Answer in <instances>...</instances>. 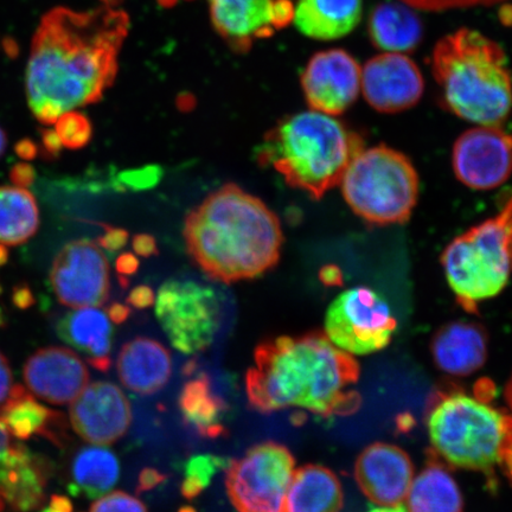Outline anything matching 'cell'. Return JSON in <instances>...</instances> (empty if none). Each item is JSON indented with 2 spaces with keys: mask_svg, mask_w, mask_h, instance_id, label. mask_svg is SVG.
Here are the masks:
<instances>
[{
  "mask_svg": "<svg viewBox=\"0 0 512 512\" xmlns=\"http://www.w3.org/2000/svg\"><path fill=\"white\" fill-rule=\"evenodd\" d=\"M130 21L111 6L89 11L55 8L32 37L25 88L43 125L96 104L113 85Z\"/></svg>",
  "mask_w": 512,
  "mask_h": 512,
  "instance_id": "obj_1",
  "label": "cell"
},
{
  "mask_svg": "<svg viewBox=\"0 0 512 512\" xmlns=\"http://www.w3.org/2000/svg\"><path fill=\"white\" fill-rule=\"evenodd\" d=\"M360 373L354 356L324 332L274 338L256 347L246 377L249 405L261 413L297 407L323 418L354 414L361 406L354 389Z\"/></svg>",
  "mask_w": 512,
  "mask_h": 512,
  "instance_id": "obj_2",
  "label": "cell"
},
{
  "mask_svg": "<svg viewBox=\"0 0 512 512\" xmlns=\"http://www.w3.org/2000/svg\"><path fill=\"white\" fill-rule=\"evenodd\" d=\"M188 252L211 280H251L278 264L284 243L278 216L260 198L226 184L184 223Z\"/></svg>",
  "mask_w": 512,
  "mask_h": 512,
  "instance_id": "obj_3",
  "label": "cell"
},
{
  "mask_svg": "<svg viewBox=\"0 0 512 512\" xmlns=\"http://www.w3.org/2000/svg\"><path fill=\"white\" fill-rule=\"evenodd\" d=\"M446 110L480 126H501L512 108V76L504 49L477 30L441 38L431 56Z\"/></svg>",
  "mask_w": 512,
  "mask_h": 512,
  "instance_id": "obj_4",
  "label": "cell"
},
{
  "mask_svg": "<svg viewBox=\"0 0 512 512\" xmlns=\"http://www.w3.org/2000/svg\"><path fill=\"white\" fill-rule=\"evenodd\" d=\"M363 140L332 115L309 111L291 115L265 134L256 149L261 166H272L291 188L320 200L341 184Z\"/></svg>",
  "mask_w": 512,
  "mask_h": 512,
  "instance_id": "obj_5",
  "label": "cell"
},
{
  "mask_svg": "<svg viewBox=\"0 0 512 512\" xmlns=\"http://www.w3.org/2000/svg\"><path fill=\"white\" fill-rule=\"evenodd\" d=\"M459 389L438 390L428 402L432 452L457 469L495 475L512 445V416Z\"/></svg>",
  "mask_w": 512,
  "mask_h": 512,
  "instance_id": "obj_6",
  "label": "cell"
},
{
  "mask_svg": "<svg viewBox=\"0 0 512 512\" xmlns=\"http://www.w3.org/2000/svg\"><path fill=\"white\" fill-rule=\"evenodd\" d=\"M457 302L470 313L498 296L512 274V197L497 215L454 239L441 255Z\"/></svg>",
  "mask_w": 512,
  "mask_h": 512,
  "instance_id": "obj_7",
  "label": "cell"
},
{
  "mask_svg": "<svg viewBox=\"0 0 512 512\" xmlns=\"http://www.w3.org/2000/svg\"><path fill=\"white\" fill-rule=\"evenodd\" d=\"M341 185L351 210L377 226L406 223L418 202V172L408 157L386 145L358 153Z\"/></svg>",
  "mask_w": 512,
  "mask_h": 512,
  "instance_id": "obj_8",
  "label": "cell"
},
{
  "mask_svg": "<svg viewBox=\"0 0 512 512\" xmlns=\"http://www.w3.org/2000/svg\"><path fill=\"white\" fill-rule=\"evenodd\" d=\"M296 460L284 445L266 441L230 460L226 488L238 512H287L286 498Z\"/></svg>",
  "mask_w": 512,
  "mask_h": 512,
  "instance_id": "obj_9",
  "label": "cell"
},
{
  "mask_svg": "<svg viewBox=\"0 0 512 512\" xmlns=\"http://www.w3.org/2000/svg\"><path fill=\"white\" fill-rule=\"evenodd\" d=\"M156 313L174 348L192 355L214 342L220 326L221 304L213 288L174 279L159 288Z\"/></svg>",
  "mask_w": 512,
  "mask_h": 512,
  "instance_id": "obj_10",
  "label": "cell"
},
{
  "mask_svg": "<svg viewBox=\"0 0 512 512\" xmlns=\"http://www.w3.org/2000/svg\"><path fill=\"white\" fill-rule=\"evenodd\" d=\"M396 328L398 323L386 300L367 287L350 288L339 294L325 317V335L352 356L387 348Z\"/></svg>",
  "mask_w": 512,
  "mask_h": 512,
  "instance_id": "obj_11",
  "label": "cell"
},
{
  "mask_svg": "<svg viewBox=\"0 0 512 512\" xmlns=\"http://www.w3.org/2000/svg\"><path fill=\"white\" fill-rule=\"evenodd\" d=\"M50 283L62 305L72 309L101 307L110 298V266L95 242L75 240L56 255Z\"/></svg>",
  "mask_w": 512,
  "mask_h": 512,
  "instance_id": "obj_12",
  "label": "cell"
},
{
  "mask_svg": "<svg viewBox=\"0 0 512 512\" xmlns=\"http://www.w3.org/2000/svg\"><path fill=\"white\" fill-rule=\"evenodd\" d=\"M454 174L467 188L492 190L512 174V136L501 126L471 128L453 147Z\"/></svg>",
  "mask_w": 512,
  "mask_h": 512,
  "instance_id": "obj_13",
  "label": "cell"
},
{
  "mask_svg": "<svg viewBox=\"0 0 512 512\" xmlns=\"http://www.w3.org/2000/svg\"><path fill=\"white\" fill-rule=\"evenodd\" d=\"M362 68L343 49L319 51L307 63L302 87L312 111L339 115L354 105L361 91Z\"/></svg>",
  "mask_w": 512,
  "mask_h": 512,
  "instance_id": "obj_14",
  "label": "cell"
},
{
  "mask_svg": "<svg viewBox=\"0 0 512 512\" xmlns=\"http://www.w3.org/2000/svg\"><path fill=\"white\" fill-rule=\"evenodd\" d=\"M211 21L230 47L247 51L293 21L291 0H208Z\"/></svg>",
  "mask_w": 512,
  "mask_h": 512,
  "instance_id": "obj_15",
  "label": "cell"
},
{
  "mask_svg": "<svg viewBox=\"0 0 512 512\" xmlns=\"http://www.w3.org/2000/svg\"><path fill=\"white\" fill-rule=\"evenodd\" d=\"M69 419L73 430L87 443L111 445L130 430L131 403L117 384L94 382L72 402Z\"/></svg>",
  "mask_w": 512,
  "mask_h": 512,
  "instance_id": "obj_16",
  "label": "cell"
},
{
  "mask_svg": "<svg viewBox=\"0 0 512 512\" xmlns=\"http://www.w3.org/2000/svg\"><path fill=\"white\" fill-rule=\"evenodd\" d=\"M361 89L374 110L393 114L418 104L425 82L418 64L406 54L382 53L364 64Z\"/></svg>",
  "mask_w": 512,
  "mask_h": 512,
  "instance_id": "obj_17",
  "label": "cell"
},
{
  "mask_svg": "<svg viewBox=\"0 0 512 512\" xmlns=\"http://www.w3.org/2000/svg\"><path fill=\"white\" fill-rule=\"evenodd\" d=\"M413 478L411 457L399 446L371 444L356 460V482L379 507H396L405 502Z\"/></svg>",
  "mask_w": 512,
  "mask_h": 512,
  "instance_id": "obj_18",
  "label": "cell"
},
{
  "mask_svg": "<svg viewBox=\"0 0 512 512\" xmlns=\"http://www.w3.org/2000/svg\"><path fill=\"white\" fill-rule=\"evenodd\" d=\"M23 377L36 398L59 406L78 398L91 379L82 358L62 347L36 351L25 363Z\"/></svg>",
  "mask_w": 512,
  "mask_h": 512,
  "instance_id": "obj_19",
  "label": "cell"
},
{
  "mask_svg": "<svg viewBox=\"0 0 512 512\" xmlns=\"http://www.w3.org/2000/svg\"><path fill=\"white\" fill-rule=\"evenodd\" d=\"M48 465L27 446L0 441V499L16 512H31L46 499Z\"/></svg>",
  "mask_w": 512,
  "mask_h": 512,
  "instance_id": "obj_20",
  "label": "cell"
},
{
  "mask_svg": "<svg viewBox=\"0 0 512 512\" xmlns=\"http://www.w3.org/2000/svg\"><path fill=\"white\" fill-rule=\"evenodd\" d=\"M435 364L446 374L469 376L488 358L489 336L483 325L457 320L441 326L431 343Z\"/></svg>",
  "mask_w": 512,
  "mask_h": 512,
  "instance_id": "obj_21",
  "label": "cell"
},
{
  "mask_svg": "<svg viewBox=\"0 0 512 512\" xmlns=\"http://www.w3.org/2000/svg\"><path fill=\"white\" fill-rule=\"evenodd\" d=\"M117 370L121 384L131 392L156 394L170 380L171 355L156 339L137 337L121 348Z\"/></svg>",
  "mask_w": 512,
  "mask_h": 512,
  "instance_id": "obj_22",
  "label": "cell"
},
{
  "mask_svg": "<svg viewBox=\"0 0 512 512\" xmlns=\"http://www.w3.org/2000/svg\"><path fill=\"white\" fill-rule=\"evenodd\" d=\"M56 330L62 341L85 355L94 369L110 370L114 330L107 312L100 307L75 309L57 323Z\"/></svg>",
  "mask_w": 512,
  "mask_h": 512,
  "instance_id": "obj_23",
  "label": "cell"
},
{
  "mask_svg": "<svg viewBox=\"0 0 512 512\" xmlns=\"http://www.w3.org/2000/svg\"><path fill=\"white\" fill-rule=\"evenodd\" d=\"M371 44L383 53L408 54L424 40V24L415 9L400 2H384L371 10L368 19Z\"/></svg>",
  "mask_w": 512,
  "mask_h": 512,
  "instance_id": "obj_24",
  "label": "cell"
},
{
  "mask_svg": "<svg viewBox=\"0 0 512 512\" xmlns=\"http://www.w3.org/2000/svg\"><path fill=\"white\" fill-rule=\"evenodd\" d=\"M363 15V0H298L293 22L302 34L335 41L351 34Z\"/></svg>",
  "mask_w": 512,
  "mask_h": 512,
  "instance_id": "obj_25",
  "label": "cell"
},
{
  "mask_svg": "<svg viewBox=\"0 0 512 512\" xmlns=\"http://www.w3.org/2000/svg\"><path fill=\"white\" fill-rule=\"evenodd\" d=\"M343 503L342 484L328 467L310 464L294 471L287 512H341Z\"/></svg>",
  "mask_w": 512,
  "mask_h": 512,
  "instance_id": "obj_26",
  "label": "cell"
},
{
  "mask_svg": "<svg viewBox=\"0 0 512 512\" xmlns=\"http://www.w3.org/2000/svg\"><path fill=\"white\" fill-rule=\"evenodd\" d=\"M432 454L413 478L406 502L409 512H463L464 498L447 465Z\"/></svg>",
  "mask_w": 512,
  "mask_h": 512,
  "instance_id": "obj_27",
  "label": "cell"
},
{
  "mask_svg": "<svg viewBox=\"0 0 512 512\" xmlns=\"http://www.w3.org/2000/svg\"><path fill=\"white\" fill-rule=\"evenodd\" d=\"M0 420L12 437L19 440L41 435L54 443H60L63 438V416L41 405L19 386L15 387L10 400L0 412Z\"/></svg>",
  "mask_w": 512,
  "mask_h": 512,
  "instance_id": "obj_28",
  "label": "cell"
},
{
  "mask_svg": "<svg viewBox=\"0 0 512 512\" xmlns=\"http://www.w3.org/2000/svg\"><path fill=\"white\" fill-rule=\"evenodd\" d=\"M120 477L115 454L102 445L81 448L70 466L68 490L75 497L100 498L110 492Z\"/></svg>",
  "mask_w": 512,
  "mask_h": 512,
  "instance_id": "obj_29",
  "label": "cell"
},
{
  "mask_svg": "<svg viewBox=\"0 0 512 512\" xmlns=\"http://www.w3.org/2000/svg\"><path fill=\"white\" fill-rule=\"evenodd\" d=\"M184 421L207 438H219L226 434L222 421L227 405L215 395L206 375L190 380L179 398Z\"/></svg>",
  "mask_w": 512,
  "mask_h": 512,
  "instance_id": "obj_30",
  "label": "cell"
},
{
  "mask_svg": "<svg viewBox=\"0 0 512 512\" xmlns=\"http://www.w3.org/2000/svg\"><path fill=\"white\" fill-rule=\"evenodd\" d=\"M40 213L31 192L19 187H0V243L18 246L37 232Z\"/></svg>",
  "mask_w": 512,
  "mask_h": 512,
  "instance_id": "obj_31",
  "label": "cell"
},
{
  "mask_svg": "<svg viewBox=\"0 0 512 512\" xmlns=\"http://www.w3.org/2000/svg\"><path fill=\"white\" fill-rule=\"evenodd\" d=\"M230 460L215 456L192 457L185 467V479L182 484V495L192 499L207 488L211 479L221 469H227Z\"/></svg>",
  "mask_w": 512,
  "mask_h": 512,
  "instance_id": "obj_32",
  "label": "cell"
},
{
  "mask_svg": "<svg viewBox=\"0 0 512 512\" xmlns=\"http://www.w3.org/2000/svg\"><path fill=\"white\" fill-rule=\"evenodd\" d=\"M55 124L57 136L68 149L78 150L91 142L93 127L86 115L70 111L62 114Z\"/></svg>",
  "mask_w": 512,
  "mask_h": 512,
  "instance_id": "obj_33",
  "label": "cell"
},
{
  "mask_svg": "<svg viewBox=\"0 0 512 512\" xmlns=\"http://www.w3.org/2000/svg\"><path fill=\"white\" fill-rule=\"evenodd\" d=\"M89 512H147V509L137 497L114 491L98 498Z\"/></svg>",
  "mask_w": 512,
  "mask_h": 512,
  "instance_id": "obj_34",
  "label": "cell"
},
{
  "mask_svg": "<svg viewBox=\"0 0 512 512\" xmlns=\"http://www.w3.org/2000/svg\"><path fill=\"white\" fill-rule=\"evenodd\" d=\"M400 2L415 10L441 12L476 8V6H492L508 2V0H400Z\"/></svg>",
  "mask_w": 512,
  "mask_h": 512,
  "instance_id": "obj_35",
  "label": "cell"
},
{
  "mask_svg": "<svg viewBox=\"0 0 512 512\" xmlns=\"http://www.w3.org/2000/svg\"><path fill=\"white\" fill-rule=\"evenodd\" d=\"M15 387L9 362L0 352V412H2L4 406L10 400Z\"/></svg>",
  "mask_w": 512,
  "mask_h": 512,
  "instance_id": "obj_36",
  "label": "cell"
},
{
  "mask_svg": "<svg viewBox=\"0 0 512 512\" xmlns=\"http://www.w3.org/2000/svg\"><path fill=\"white\" fill-rule=\"evenodd\" d=\"M105 229V235L99 239V246L107 249V251L115 252L123 248L128 241V233L124 229L113 228L102 224Z\"/></svg>",
  "mask_w": 512,
  "mask_h": 512,
  "instance_id": "obj_37",
  "label": "cell"
},
{
  "mask_svg": "<svg viewBox=\"0 0 512 512\" xmlns=\"http://www.w3.org/2000/svg\"><path fill=\"white\" fill-rule=\"evenodd\" d=\"M11 182L19 188H28L34 184L36 171L28 163H18L10 171Z\"/></svg>",
  "mask_w": 512,
  "mask_h": 512,
  "instance_id": "obj_38",
  "label": "cell"
},
{
  "mask_svg": "<svg viewBox=\"0 0 512 512\" xmlns=\"http://www.w3.org/2000/svg\"><path fill=\"white\" fill-rule=\"evenodd\" d=\"M62 143L56 131L42 130V157L53 160L60 156Z\"/></svg>",
  "mask_w": 512,
  "mask_h": 512,
  "instance_id": "obj_39",
  "label": "cell"
},
{
  "mask_svg": "<svg viewBox=\"0 0 512 512\" xmlns=\"http://www.w3.org/2000/svg\"><path fill=\"white\" fill-rule=\"evenodd\" d=\"M127 302L136 309H146L155 304V294L149 286H138L128 296Z\"/></svg>",
  "mask_w": 512,
  "mask_h": 512,
  "instance_id": "obj_40",
  "label": "cell"
},
{
  "mask_svg": "<svg viewBox=\"0 0 512 512\" xmlns=\"http://www.w3.org/2000/svg\"><path fill=\"white\" fill-rule=\"evenodd\" d=\"M164 480L165 476L162 472H159L156 469H151V467H146V469L140 473L137 491L146 492L155 489L156 486L162 484Z\"/></svg>",
  "mask_w": 512,
  "mask_h": 512,
  "instance_id": "obj_41",
  "label": "cell"
},
{
  "mask_svg": "<svg viewBox=\"0 0 512 512\" xmlns=\"http://www.w3.org/2000/svg\"><path fill=\"white\" fill-rule=\"evenodd\" d=\"M132 245L134 252L140 256H144V258L158 254L156 240L153 239L151 235L140 234L134 236Z\"/></svg>",
  "mask_w": 512,
  "mask_h": 512,
  "instance_id": "obj_42",
  "label": "cell"
},
{
  "mask_svg": "<svg viewBox=\"0 0 512 512\" xmlns=\"http://www.w3.org/2000/svg\"><path fill=\"white\" fill-rule=\"evenodd\" d=\"M115 267H117V272L120 274V280L124 278L123 283L121 284H126L125 278L130 277V275L138 271L139 260L136 255L132 253H125L119 256Z\"/></svg>",
  "mask_w": 512,
  "mask_h": 512,
  "instance_id": "obj_43",
  "label": "cell"
},
{
  "mask_svg": "<svg viewBox=\"0 0 512 512\" xmlns=\"http://www.w3.org/2000/svg\"><path fill=\"white\" fill-rule=\"evenodd\" d=\"M15 151L24 160H31L38 155V146L30 139H22L15 146Z\"/></svg>",
  "mask_w": 512,
  "mask_h": 512,
  "instance_id": "obj_44",
  "label": "cell"
},
{
  "mask_svg": "<svg viewBox=\"0 0 512 512\" xmlns=\"http://www.w3.org/2000/svg\"><path fill=\"white\" fill-rule=\"evenodd\" d=\"M107 315L112 320V323L121 324L126 322L127 318L131 315L130 307L123 304H113L108 307Z\"/></svg>",
  "mask_w": 512,
  "mask_h": 512,
  "instance_id": "obj_45",
  "label": "cell"
},
{
  "mask_svg": "<svg viewBox=\"0 0 512 512\" xmlns=\"http://www.w3.org/2000/svg\"><path fill=\"white\" fill-rule=\"evenodd\" d=\"M40 512H73V505L67 497L56 495L51 497L48 507Z\"/></svg>",
  "mask_w": 512,
  "mask_h": 512,
  "instance_id": "obj_46",
  "label": "cell"
},
{
  "mask_svg": "<svg viewBox=\"0 0 512 512\" xmlns=\"http://www.w3.org/2000/svg\"><path fill=\"white\" fill-rule=\"evenodd\" d=\"M14 303L21 309H27L34 304V296L28 286H17L14 291Z\"/></svg>",
  "mask_w": 512,
  "mask_h": 512,
  "instance_id": "obj_47",
  "label": "cell"
},
{
  "mask_svg": "<svg viewBox=\"0 0 512 512\" xmlns=\"http://www.w3.org/2000/svg\"><path fill=\"white\" fill-rule=\"evenodd\" d=\"M368 512H409L406 507L402 504L396 505V507H379L371 508Z\"/></svg>",
  "mask_w": 512,
  "mask_h": 512,
  "instance_id": "obj_48",
  "label": "cell"
},
{
  "mask_svg": "<svg viewBox=\"0 0 512 512\" xmlns=\"http://www.w3.org/2000/svg\"><path fill=\"white\" fill-rule=\"evenodd\" d=\"M9 260V251L2 243H0V266H4Z\"/></svg>",
  "mask_w": 512,
  "mask_h": 512,
  "instance_id": "obj_49",
  "label": "cell"
},
{
  "mask_svg": "<svg viewBox=\"0 0 512 512\" xmlns=\"http://www.w3.org/2000/svg\"><path fill=\"white\" fill-rule=\"evenodd\" d=\"M102 3L106 6H111V8H114V6H117L121 0H101ZM163 4L171 5L172 3H175L176 0H160Z\"/></svg>",
  "mask_w": 512,
  "mask_h": 512,
  "instance_id": "obj_50",
  "label": "cell"
},
{
  "mask_svg": "<svg viewBox=\"0 0 512 512\" xmlns=\"http://www.w3.org/2000/svg\"><path fill=\"white\" fill-rule=\"evenodd\" d=\"M505 400H507L509 407L512 411V376L510 381L507 384V387H505Z\"/></svg>",
  "mask_w": 512,
  "mask_h": 512,
  "instance_id": "obj_51",
  "label": "cell"
},
{
  "mask_svg": "<svg viewBox=\"0 0 512 512\" xmlns=\"http://www.w3.org/2000/svg\"><path fill=\"white\" fill-rule=\"evenodd\" d=\"M6 143H8V140H6V134L2 128H0V157L4 155Z\"/></svg>",
  "mask_w": 512,
  "mask_h": 512,
  "instance_id": "obj_52",
  "label": "cell"
},
{
  "mask_svg": "<svg viewBox=\"0 0 512 512\" xmlns=\"http://www.w3.org/2000/svg\"><path fill=\"white\" fill-rule=\"evenodd\" d=\"M179 512H196L194 509L190 508V507H187V508H183L181 511Z\"/></svg>",
  "mask_w": 512,
  "mask_h": 512,
  "instance_id": "obj_53",
  "label": "cell"
},
{
  "mask_svg": "<svg viewBox=\"0 0 512 512\" xmlns=\"http://www.w3.org/2000/svg\"><path fill=\"white\" fill-rule=\"evenodd\" d=\"M3 324H4V317H3L2 310H0V326H3Z\"/></svg>",
  "mask_w": 512,
  "mask_h": 512,
  "instance_id": "obj_54",
  "label": "cell"
},
{
  "mask_svg": "<svg viewBox=\"0 0 512 512\" xmlns=\"http://www.w3.org/2000/svg\"><path fill=\"white\" fill-rule=\"evenodd\" d=\"M0 291H2V290H0Z\"/></svg>",
  "mask_w": 512,
  "mask_h": 512,
  "instance_id": "obj_55",
  "label": "cell"
}]
</instances>
